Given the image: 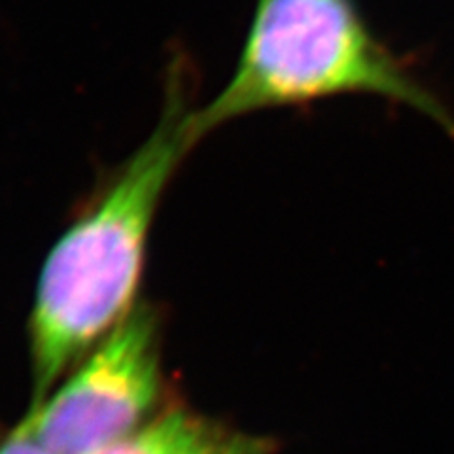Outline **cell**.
Segmentation results:
<instances>
[{
  "label": "cell",
  "mask_w": 454,
  "mask_h": 454,
  "mask_svg": "<svg viewBox=\"0 0 454 454\" xmlns=\"http://www.w3.org/2000/svg\"><path fill=\"white\" fill-rule=\"evenodd\" d=\"M195 80L188 57L176 53L152 133L106 170L48 254L31 317L36 403L133 310L153 220L178 168L203 138Z\"/></svg>",
  "instance_id": "obj_1"
},
{
  "label": "cell",
  "mask_w": 454,
  "mask_h": 454,
  "mask_svg": "<svg viewBox=\"0 0 454 454\" xmlns=\"http://www.w3.org/2000/svg\"><path fill=\"white\" fill-rule=\"evenodd\" d=\"M340 95L419 110L445 131L454 118L369 31L354 0H258L231 78L199 112L207 137L255 112Z\"/></svg>",
  "instance_id": "obj_2"
},
{
  "label": "cell",
  "mask_w": 454,
  "mask_h": 454,
  "mask_svg": "<svg viewBox=\"0 0 454 454\" xmlns=\"http://www.w3.org/2000/svg\"><path fill=\"white\" fill-rule=\"evenodd\" d=\"M160 392L158 324L150 309H133L13 435L51 454H91L140 428Z\"/></svg>",
  "instance_id": "obj_3"
},
{
  "label": "cell",
  "mask_w": 454,
  "mask_h": 454,
  "mask_svg": "<svg viewBox=\"0 0 454 454\" xmlns=\"http://www.w3.org/2000/svg\"><path fill=\"white\" fill-rule=\"evenodd\" d=\"M265 439L237 434L188 411H168L91 454H269Z\"/></svg>",
  "instance_id": "obj_4"
},
{
  "label": "cell",
  "mask_w": 454,
  "mask_h": 454,
  "mask_svg": "<svg viewBox=\"0 0 454 454\" xmlns=\"http://www.w3.org/2000/svg\"><path fill=\"white\" fill-rule=\"evenodd\" d=\"M0 454H51L44 447L31 442V439H25L20 435H13L12 439L0 447Z\"/></svg>",
  "instance_id": "obj_5"
}]
</instances>
